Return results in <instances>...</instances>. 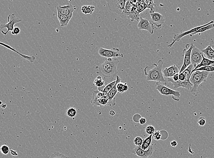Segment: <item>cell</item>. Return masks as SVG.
Returning <instances> with one entry per match:
<instances>
[{"mask_svg": "<svg viewBox=\"0 0 214 158\" xmlns=\"http://www.w3.org/2000/svg\"><path fill=\"white\" fill-rule=\"evenodd\" d=\"M163 63L160 60L158 64L153 63L151 66H147L144 69V72L146 76L148 81H154L157 82H165L163 73Z\"/></svg>", "mask_w": 214, "mask_h": 158, "instance_id": "1", "label": "cell"}, {"mask_svg": "<svg viewBox=\"0 0 214 158\" xmlns=\"http://www.w3.org/2000/svg\"><path fill=\"white\" fill-rule=\"evenodd\" d=\"M118 58H107L99 67L95 68L96 72L105 77H111L117 75V65L119 63Z\"/></svg>", "mask_w": 214, "mask_h": 158, "instance_id": "2", "label": "cell"}, {"mask_svg": "<svg viewBox=\"0 0 214 158\" xmlns=\"http://www.w3.org/2000/svg\"><path fill=\"white\" fill-rule=\"evenodd\" d=\"M210 72L204 71H196L191 74L190 79V82L193 84V89L191 93L195 94L197 92L198 87L202 82H206Z\"/></svg>", "mask_w": 214, "mask_h": 158, "instance_id": "3", "label": "cell"}, {"mask_svg": "<svg viewBox=\"0 0 214 158\" xmlns=\"http://www.w3.org/2000/svg\"><path fill=\"white\" fill-rule=\"evenodd\" d=\"M126 0H107L106 1L109 10L116 13L121 17L127 3Z\"/></svg>", "mask_w": 214, "mask_h": 158, "instance_id": "4", "label": "cell"}, {"mask_svg": "<svg viewBox=\"0 0 214 158\" xmlns=\"http://www.w3.org/2000/svg\"><path fill=\"white\" fill-rule=\"evenodd\" d=\"M156 89L161 95L164 96H172L173 100L176 101H179V100L178 98L181 96V94L178 91L170 89L163 84H162L161 82L157 83Z\"/></svg>", "mask_w": 214, "mask_h": 158, "instance_id": "5", "label": "cell"}, {"mask_svg": "<svg viewBox=\"0 0 214 158\" xmlns=\"http://www.w3.org/2000/svg\"><path fill=\"white\" fill-rule=\"evenodd\" d=\"M194 45L191 44H187L185 45V49L183 51V63L182 67L179 71V73H181L183 71L185 70L190 64L191 62V55L192 49L194 47Z\"/></svg>", "mask_w": 214, "mask_h": 158, "instance_id": "6", "label": "cell"}, {"mask_svg": "<svg viewBox=\"0 0 214 158\" xmlns=\"http://www.w3.org/2000/svg\"><path fill=\"white\" fill-rule=\"evenodd\" d=\"M212 23H214L213 21H212L210 22H208L207 24H204V25L201 26H197V27H195V28H192V29H190L189 31H186V32L174 34L173 39L172 40V42L171 44H169L168 45V47L170 48H171L174 45L176 42H179L183 37H185V36H187L188 35H190V34H192V33H195V32L198 31V30H200L202 27L207 26L210 25V24H212Z\"/></svg>", "mask_w": 214, "mask_h": 158, "instance_id": "7", "label": "cell"}, {"mask_svg": "<svg viewBox=\"0 0 214 158\" xmlns=\"http://www.w3.org/2000/svg\"><path fill=\"white\" fill-rule=\"evenodd\" d=\"M98 53L100 56L107 58H123V54L120 53L119 49L114 48L112 49H107L101 48L99 50Z\"/></svg>", "mask_w": 214, "mask_h": 158, "instance_id": "8", "label": "cell"}, {"mask_svg": "<svg viewBox=\"0 0 214 158\" xmlns=\"http://www.w3.org/2000/svg\"><path fill=\"white\" fill-rule=\"evenodd\" d=\"M7 23L6 24H2L1 25V29L4 28H7V31L4 32V31H2V33L4 35H7L10 31H12L13 30L14 26L16 23H18L22 21V20L20 19L16 16L15 14H12V15H9L7 17Z\"/></svg>", "mask_w": 214, "mask_h": 158, "instance_id": "9", "label": "cell"}, {"mask_svg": "<svg viewBox=\"0 0 214 158\" xmlns=\"http://www.w3.org/2000/svg\"><path fill=\"white\" fill-rule=\"evenodd\" d=\"M137 27L139 30L148 31L151 34H153L154 32V26L153 22L151 21L142 17L140 18Z\"/></svg>", "mask_w": 214, "mask_h": 158, "instance_id": "10", "label": "cell"}, {"mask_svg": "<svg viewBox=\"0 0 214 158\" xmlns=\"http://www.w3.org/2000/svg\"><path fill=\"white\" fill-rule=\"evenodd\" d=\"M203 54L202 51L194 46L191 52V64L194 66L195 68L202 62L203 59Z\"/></svg>", "mask_w": 214, "mask_h": 158, "instance_id": "11", "label": "cell"}, {"mask_svg": "<svg viewBox=\"0 0 214 158\" xmlns=\"http://www.w3.org/2000/svg\"><path fill=\"white\" fill-rule=\"evenodd\" d=\"M153 151V148L152 146H151L146 151H144L141 147L136 146L132 151V153L139 158H148L152 156Z\"/></svg>", "mask_w": 214, "mask_h": 158, "instance_id": "12", "label": "cell"}, {"mask_svg": "<svg viewBox=\"0 0 214 158\" xmlns=\"http://www.w3.org/2000/svg\"><path fill=\"white\" fill-rule=\"evenodd\" d=\"M116 83L114 87L110 90V92L107 94V96L109 99V104L108 106H114L116 105V99L115 96L118 93L117 89V84L118 82L122 81L121 78L119 76L117 75L116 77Z\"/></svg>", "mask_w": 214, "mask_h": 158, "instance_id": "13", "label": "cell"}, {"mask_svg": "<svg viewBox=\"0 0 214 158\" xmlns=\"http://www.w3.org/2000/svg\"><path fill=\"white\" fill-rule=\"evenodd\" d=\"M150 15L153 24L155 25L158 29H161L165 22L164 16L158 12L151 13H150Z\"/></svg>", "mask_w": 214, "mask_h": 158, "instance_id": "14", "label": "cell"}, {"mask_svg": "<svg viewBox=\"0 0 214 158\" xmlns=\"http://www.w3.org/2000/svg\"><path fill=\"white\" fill-rule=\"evenodd\" d=\"M76 10L75 7L72 5L71 4H69L68 5L65 6H59L57 7V10L58 13L66 15L68 16L72 17L75 10Z\"/></svg>", "mask_w": 214, "mask_h": 158, "instance_id": "15", "label": "cell"}, {"mask_svg": "<svg viewBox=\"0 0 214 158\" xmlns=\"http://www.w3.org/2000/svg\"><path fill=\"white\" fill-rule=\"evenodd\" d=\"M169 82L172 83V85L174 87L175 89L179 88H183L188 90H192L193 89V85L190 82V80H186L185 81H180L179 80L177 82H173V81H169Z\"/></svg>", "mask_w": 214, "mask_h": 158, "instance_id": "16", "label": "cell"}, {"mask_svg": "<svg viewBox=\"0 0 214 158\" xmlns=\"http://www.w3.org/2000/svg\"><path fill=\"white\" fill-rule=\"evenodd\" d=\"M179 72L178 67L176 65L171 66L163 70V76L167 78H171L174 75L179 73Z\"/></svg>", "mask_w": 214, "mask_h": 158, "instance_id": "17", "label": "cell"}, {"mask_svg": "<svg viewBox=\"0 0 214 158\" xmlns=\"http://www.w3.org/2000/svg\"><path fill=\"white\" fill-rule=\"evenodd\" d=\"M133 4L131 3V1H127L125 9L122 13L121 17L122 18H129V19H133Z\"/></svg>", "mask_w": 214, "mask_h": 158, "instance_id": "18", "label": "cell"}, {"mask_svg": "<svg viewBox=\"0 0 214 158\" xmlns=\"http://www.w3.org/2000/svg\"><path fill=\"white\" fill-rule=\"evenodd\" d=\"M0 44L2 45V46H3L5 48H7V49H8L11 50L13 51V52H15L16 53H17L22 58L25 59L29 61L31 63H34V62L35 61V60H36V58H35V57L33 56H29L22 54L20 53L19 52H18V51L15 49H13L12 47L6 44H4V43L1 42V43H0Z\"/></svg>", "mask_w": 214, "mask_h": 158, "instance_id": "19", "label": "cell"}, {"mask_svg": "<svg viewBox=\"0 0 214 158\" xmlns=\"http://www.w3.org/2000/svg\"><path fill=\"white\" fill-rule=\"evenodd\" d=\"M72 17L68 16L66 15L58 13V18L61 27L66 26L70 22L71 20V19Z\"/></svg>", "mask_w": 214, "mask_h": 158, "instance_id": "20", "label": "cell"}, {"mask_svg": "<svg viewBox=\"0 0 214 158\" xmlns=\"http://www.w3.org/2000/svg\"><path fill=\"white\" fill-rule=\"evenodd\" d=\"M202 57H203V59H202V62L201 63H200V64L198 65L197 66H196L195 69L193 70L192 73H193L194 72H195L196 69H198V68H201V67H203L212 65L213 66H214V61L205 58L203 54V56H202Z\"/></svg>", "mask_w": 214, "mask_h": 158, "instance_id": "21", "label": "cell"}, {"mask_svg": "<svg viewBox=\"0 0 214 158\" xmlns=\"http://www.w3.org/2000/svg\"><path fill=\"white\" fill-rule=\"evenodd\" d=\"M202 53L206 55L207 58L214 61V49L210 45L207 46L206 49L202 50Z\"/></svg>", "mask_w": 214, "mask_h": 158, "instance_id": "22", "label": "cell"}, {"mask_svg": "<svg viewBox=\"0 0 214 158\" xmlns=\"http://www.w3.org/2000/svg\"><path fill=\"white\" fill-rule=\"evenodd\" d=\"M116 83V80H115V81L110 82V83L107 84L106 86H104L103 87H101V88H98V90L100 91V92H102V93L106 95L110 92V90L113 88Z\"/></svg>", "mask_w": 214, "mask_h": 158, "instance_id": "23", "label": "cell"}, {"mask_svg": "<svg viewBox=\"0 0 214 158\" xmlns=\"http://www.w3.org/2000/svg\"><path fill=\"white\" fill-rule=\"evenodd\" d=\"M152 138L153 135H150L143 140V145L141 146V148L144 151H146L151 146V145L152 142Z\"/></svg>", "mask_w": 214, "mask_h": 158, "instance_id": "24", "label": "cell"}, {"mask_svg": "<svg viewBox=\"0 0 214 158\" xmlns=\"http://www.w3.org/2000/svg\"><path fill=\"white\" fill-rule=\"evenodd\" d=\"M106 95L102 92H100L98 90H95L93 92V97L91 100L92 105L98 100L103 98L105 95Z\"/></svg>", "mask_w": 214, "mask_h": 158, "instance_id": "25", "label": "cell"}, {"mask_svg": "<svg viewBox=\"0 0 214 158\" xmlns=\"http://www.w3.org/2000/svg\"><path fill=\"white\" fill-rule=\"evenodd\" d=\"M95 7L92 6H85L81 7L82 12L85 15L92 14L94 11Z\"/></svg>", "mask_w": 214, "mask_h": 158, "instance_id": "26", "label": "cell"}, {"mask_svg": "<svg viewBox=\"0 0 214 158\" xmlns=\"http://www.w3.org/2000/svg\"><path fill=\"white\" fill-rule=\"evenodd\" d=\"M213 28H214V23H212V24H210V25L202 27L200 30H198V31H197L196 32L190 34V37H192V36H194V35H196V34H198V33H202V32H206V31L211 30V29H213Z\"/></svg>", "mask_w": 214, "mask_h": 158, "instance_id": "27", "label": "cell"}, {"mask_svg": "<svg viewBox=\"0 0 214 158\" xmlns=\"http://www.w3.org/2000/svg\"><path fill=\"white\" fill-rule=\"evenodd\" d=\"M145 5L146 8L150 10V13L155 12V3L153 1H143Z\"/></svg>", "mask_w": 214, "mask_h": 158, "instance_id": "28", "label": "cell"}, {"mask_svg": "<svg viewBox=\"0 0 214 158\" xmlns=\"http://www.w3.org/2000/svg\"><path fill=\"white\" fill-rule=\"evenodd\" d=\"M194 69H195V67H194V66L192 64H190L188 67L185 69V70L183 72V73L186 75L188 80H190V77L192 74V71Z\"/></svg>", "mask_w": 214, "mask_h": 158, "instance_id": "29", "label": "cell"}, {"mask_svg": "<svg viewBox=\"0 0 214 158\" xmlns=\"http://www.w3.org/2000/svg\"><path fill=\"white\" fill-rule=\"evenodd\" d=\"M105 82L102 79L101 76H98L94 82V85L96 86L98 88H101V87L104 86Z\"/></svg>", "mask_w": 214, "mask_h": 158, "instance_id": "30", "label": "cell"}, {"mask_svg": "<svg viewBox=\"0 0 214 158\" xmlns=\"http://www.w3.org/2000/svg\"><path fill=\"white\" fill-rule=\"evenodd\" d=\"M77 114L76 109L75 108H71L68 109L66 114L69 117L74 118L75 117Z\"/></svg>", "mask_w": 214, "mask_h": 158, "instance_id": "31", "label": "cell"}, {"mask_svg": "<svg viewBox=\"0 0 214 158\" xmlns=\"http://www.w3.org/2000/svg\"><path fill=\"white\" fill-rule=\"evenodd\" d=\"M196 71H204L208 72H214V66H208L203 67L201 68L196 69Z\"/></svg>", "mask_w": 214, "mask_h": 158, "instance_id": "32", "label": "cell"}, {"mask_svg": "<svg viewBox=\"0 0 214 158\" xmlns=\"http://www.w3.org/2000/svg\"><path fill=\"white\" fill-rule=\"evenodd\" d=\"M143 139L140 137H137L134 140V144L137 147H141L143 142Z\"/></svg>", "mask_w": 214, "mask_h": 158, "instance_id": "33", "label": "cell"}, {"mask_svg": "<svg viewBox=\"0 0 214 158\" xmlns=\"http://www.w3.org/2000/svg\"><path fill=\"white\" fill-rule=\"evenodd\" d=\"M10 151V149L9 148L8 146H6V145H3L1 146V151L3 155H8Z\"/></svg>", "mask_w": 214, "mask_h": 158, "instance_id": "34", "label": "cell"}, {"mask_svg": "<svg viewBox=\"0 0 214 158\" xmlns=\"http://www.w3.org/2000/svg\"><path fill=\"white\" fill-rule=\"evenodd\" d=\"M155 128L153 126L149 125V126L147 127L146 128V132L147 134L150 135H153L155 133Z\"/></svg>", "mask_w": 214, "mask_h": 158, "instance_id": "35", "label": "cell"}, {"mask_svg": "<svg viewBox=\"0 0 214 158\" xmlns=\"http://www.w3.org/2000/svg\"><path fill=\"white\" fill-rule=\"evenodd\" d=\"M50 158H70L69 157L66 156L64 155V154H62V153H59V152H57V153H55L53 154V155L51 156V157Z\"/></svg>", "mask_w": 214, "mask_h": 158, "instance_id": "36", "label": "cell"}, {"mask_svg": "<svg viewBox=\"0 0 214 158\" xmlns=\"http://www.w3.org/2000/svg\"><path fill=\"white\" fill-rule=\"evenodd\" d=\"M206 123H207V120L204 117H200V118H198V123L200 126H205L206 125Z\"/></svg>", "mask_w": 214, "mask_h": 158, "instance_id": "37", "label": "cell"}, {"mask_svg": "<svg viewBox=\"0 0 214 158\" xmlns=\"http://www.w3.org/2000/svg\"><path fill=\"white\" fill-rule=\"evenodd\" d=\"M153 137L156 140H159L161 139L162 135L160 131L158 130V131H155V133L153 134Z\"/></svg>", "mask_w": 214, "mask_h": 158, "instance_id": "38", "label": "cell"}, {"mask_svg": "<svg viewBox=\"0 0 214 158\" xmlns=\"http://www.w3.org/2000/svg\"><path fill=\"white\" fill-rule=\"evenodd\" d=\"M121 81H120V82H118V83H117V89L118 93L123 94V93H123L122 88H123V84H124V83H122Z\"/></svg>", "mask_w": 214, "mask_h": 158, "instance_id": "39", "label": "cell"}, {"mask_svg": "<svg viewBox=\"0 0 214 158\" xmlns=\"http://www.w3.org/2000/svg\"><path fill=\"white\" fill-rule=\"evenodd\" d=\"M178 76H179V80L180 81H185L186 80H188L186 77V75L183 73V72L181 73H179L178 74Z\"/></svg>", "mask_w": 214, "mask_h": 158, "instance_id": "40", "label": "cell"}, {"mask_svg": "<svg viewBox=\"0 0 214 158\" xmlns=\"http://www.w3.org/2000/svg\"><path fill=\"white\" fill-rule=\"evenodd\" d=\"M21 30L18 27H14L13 30L12 31V34L13 35H17L20 33Z\"/></svg>", "mask_w": 214, "mask_h": 158, "instance_id": "41", "label": "cell"}, {"mask_svg": "<svg viewBox=\"0 0 214 158\" xmlns=\"http://www.w3.org/2000/svg\"><path fill=\"white\" fill-rule=\"evenodd\" d=\"M147 121V119L145 118L142 117L139 120V123L140 125H144L146 123Z\"/></svg>", "mask_w": 214, "mask_h": 158, "instance_id": "42", "label": "cell"}, {"mask_svg": "<svg viewBox=\"0 0 214 158\" xmlns=\"http://www.w3.org/2000/svg\"><path fill=\"white\" fill-rule=\"evenodd\" d=\"M170 145H171L172 147H176L178 145V143L177 141H175V140H173V141H171V142H170Z\"/></svg>", "mask_w": 214, "mask_h": 158, "instance_id": "43", "label": "cell"}, {"mask_svg": "<svg viewBox=\"0 0 214 158\" xmlns=\"http://www.w3.org/2000/svg\"><path fill=\"white\" fill-rule=\"evenodd\" d=\"M11 154L14 156H18V153L16 151H14V150H11L10 151Z\"/></svg>", "mask_w": 214, "mask_h": 158, "instance_id": "44", "label": "cell"}, {"mask_svg": "<svg viewBox=\"0 0 214 158\" xmlns=\"http://www.w3.org/2000/svg\"><path fill=\"white\" fill-rule=\"evenodd\" d=\"M109 114H110V116H115V114H116V113H115V112L114 111L111 110L110 112H109Z\"/></svg>", "mask_w": 214, "mask_h": 158, "instance_id": "45", "label": "cell"}, {"mask_svg": "<svg viewBox=\"0 0 214 158\" xmlns=\"http://www.w3.org/2000/svg\"><path fill=\"white\" fill-rule=\"evenodd\" d=\"M210 45L212 48V49H214V41L212 40V41L210 42Z\"/></svg>", "mask_w": 214, "mask_h": 158, "instance_id": "46", "label": "cell"}, {"mask_svg": "<svg viewBox=\"0 0 214 158\" xmlns=\"http://www.w3.org/2000/svg\"><path fill=\"white\" fill-rule=\"evenodd\" d=\"M1 106H2V109H6L7 107V104L3 103V104H2V105H1Z\"/></svg>", "mask_w": 214, "mask_h": 158, "instance_id": "47", "label": "cell"}]
</instances>
